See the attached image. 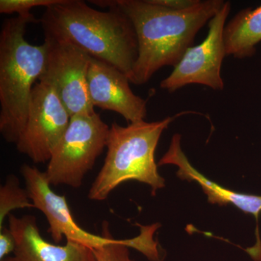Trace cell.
Masks as SVG:
<instances>
[{
  "mask_svg": "<svg viewBox=\"0 0 261 261\" xmlns=\"http://www.w3.org/2000/svg\"><path fill=\"white\" fill-rule=\"evenodd\" d=\"M130 19L138 42V56L129 77L142 85L165 66L174 68L191 47L196 35L224 5L206 0L181 10L168 9L150 0H106Z\"/></svg>",
  "mask_w": 261,
  "mask_h": 261,
  "instance_id": "6da1fadb",
  "label": "cell"
},
{
  "mask_svg": "<svg viewBox=\"0 0 261 261\" xmlns=\"http://www.w3.org/2000/svg\"><path fill=\"white\" fill-rule=\"evenodd\" d=\"M90 3L109 10L94 9L80 0H62L46 8L39 20L44 37L68 41L129 77L138 56L133 24L121 10L106 0Z\"/></svg>",
  "mask_w": 261,
  "mask_h": 261,
  "instance_id": "7a4b0ae2",
  "label": "cell"
},
{
  "mask_svg": "<svg viewBox=\"0 0 261 261\" xmlns=\"http://www.w3.org/2000/svg\"><path fill=\"white\" fill-rule=\"evenodd\" d=\"M32 13L3 21L0 32V133L16 145L28 117L33 88L45 69L47 45H33L25 39Z\"/></svg>",
  "mask_w": 261,
  "mask_h": 261,
  "instance_id": "3957f363",
  "label": "cell"
},
{
  "mask_svg": "<svg viewBox=\"0 0 261 261\" xmlns=\"http://www.w3.org/2000/svg\"><path fill=\"white\" fill-rule=\"evenodd\" d=\"M176 117L137 122L126 126L113 123L104 164L89 189V198L106 200L117 187L132 180L149 185L152 196L163 188L165 179L158 171L154 154L163 132Z\"/></svg>",
  "mask_w": 261,
  "mask_h": 261,
  "instance_id": "277c9868",
  "label": "cell"
},
{
  "mask_svg": "<svg viewBox=\"0 0 261 261\" xmlns=\"http://www.w3.org/2000/svg\"><path fill=\"white\" fill-rule=\"evenodd\" d=\"M109 130L96 112L71 116L44 171L49 185L80 187L106 147Z\"/></svg>",
  "mask_w": 261,
  "mask_h": 261,
  "instance_id": "5b68a950",
  "label": "cell"
},
{
  "mask_svg": "<svg viewBox=\"0 0 261 261\" xmlns=\"http://www.w3.org/2000/svg\"><path fill=\"white\" fill-rule=\"evenodd\" d=\"M70 118L56 89L45 81H39L33 88L27 123L15 145L17 149L34 163L49 162Z\"/></svg>",
  "mask_w": 261,
  "mask_h": 261,
  "instance_id": "8992f818",
  "label": "cell"
},
{
  "mask_svg": "<svg viewBox=\"0 0 261 261\" xmlns=\"http://www.w3.org/2000/svg\"><path fill=\"white\" fill-rule=\"evenodd\" d=\"M231 4L225 1L208 22V32L203 41L189 48L171 74L161 82V88L174 92L190 84H200L216 91L224 89L221 66L226 55L224 39Z\"/></svg>",
  "mask_w": 261,
  "mask_h": 261,
  "instance_id": "52a82bcc",
  "label": "cell"
},
{
  "mask_svg": "<svg viewBox=\"0 0 261 261\" xmlns=\"http://www.w3.org/2000/svg\"><path fill=\"white\" fill-rule=\"evenodd\" d=\"M44 42L47 60L39 81L53 86L70 116L95 113L87 84L92 57L68 41L44 37Z\"/></svg>",
  "mask_w": 261,
  "mask_h": 261,
  "instance_id": "ba28073f",
  "label": "cell"
},
{
  "mask_svg": "<svg viewBox=\"0 0 261 261\" xmlns=\"http://www.w3.org/2000/svg\"><path fill=\"white\" fill-rule=\"evenodd\" d=\"M20 171L34 208L45 216L49 224L48 233L55 243H59L65 237L67 240L94 250L119 241L113 238L107 221L102 223V235L94 234L81 227L75 222L65 196L51 190L45 172L29 164H23Z\"/></svg>",
  "mask_w": 261,
  "mask_h": 261,
  "instance_id": "9c48e42d",
  "label": "cell"
},
{
  "mask_svg": "<svg viewBox=\"0 0 261 261\" xmlns=\"http://www.w3.org/2000/svg\"><path fill=\"white\" fill-rule=\"evenodd\" d=\"M129 82L128 77L116 67L91 58L87 84L94 107L114 111L129 123L145 121L147 102L132 92Z\"/></svg>",
  "mask_w": 261,
  "mask_h": 261,
  "instance_id": "30bf717a",
  "label": "cell"
},
{
  "mask_svg": "<svg viewBox=\"0 0 261 261\" xmlns=\"http://www.w3.org/2000/svg\"><path fill=\"white\" fill-rule=\"evenodd\" d=\"M173 165L178 168L177 176L181 179L196 181L207 196V200L212 204L220 206L231 205L239 210L255 217L256 221V244L248 252L252 258L261 260V240L258 230V220L261 214V196L240 193L225 188L216 182L211 181L190 163L182 151L181 136L176 134L173 136L171 145L167 152L158 163V166Z\"/></svg>",
  "mask_w": 261,
  "mask_h": 261,
  "instance_id": "8fae6325",
  "label": "cell"
},
{
  "mask_svg": "<svg viewBox=\"0 0 261 261\" xmlns=\"http://www.w3.org/2000/svg\"><path fill=\"white\" fill-rule=\"evenodd\" d=\"M8 228L15 238L13 255L0 261H97L93 249L67 240L54 245L42 238L35 216H8Z\"/></svg>",
  "mask_w": 261,
  "mask_h": 261,
  "instance_id": "7c38bea8",
  "label": "cell"
},
{
  "mask_svg": "<svg viewBox=\"0 0 261 261\" xmlns=\"http://www.w3.org/2000/svg\"><path fill=\"white\" fill-rule=\"evenodd\" d=\"M224 39L227 56L243 59L254 56L261 42V5L237 13L226 23Z\"/></svg>",
  "mask_w": 261,
  "mask_h": 261,
  "instance_id": "4fadbf2b",
  "label": "cell"
},
{
  "mask_svg": "<svg viewBox=\"0 0 261 261\" xmlns=\"http://www.w3.org/2000/svg\"><path fill=\"white\" fill-rule=\"evenodd\" d=\"M138 236L127 240H120L118 243L108 244L94 249V253L97 261H133L130 259L129 248H134L143 254L150 261L162 260V253L159 243L154 235L161 224H153L142 226Z\"/></svg>",
  "mask_w": 261,
  "mask_h": 261,
  "instance_id": "5bb4252c",
  "label": "cell"
},
{
  "mask_svg": "<svg viewBox=\"0 0 261 261\" xmlns=\"http://www.w3.org/2000/svg\"><path fill=\"white\" fill-rule=\"evenodd\" d=\"M27 189L22 188L18 178L10 174L4 185L0 187V229L4 227V221L13 211L34 208Z\"/></svg>",
  "mask_w": 261,
  "mask_h": 261,
  "instance_id": "9a60e30c",
  "label": "cell"
},
{
  "mask_svg": "<svg viewBox=\"0 0 261 261\" xmlns=\"http://www.w3.org/2000/svg\"><path fill=\"white\" fill-rule=\"evenodd\" d=\"M62 0H1L0 1V13L17 15H29L30 10L37 7H45L46 8L61 3Z\"/></svg>",
  "mask_w": 261,
  "mask_h": 261,
  "instance_id": "2e32d148",
  "label": "cell"
},
{
  "mask_svg": "<svg viewBox=\"0 0 261 261\" xmlns=\"http://www.w3.org/2000/svg\"><path fill=\"white\" fill-rule=\"evenodd\" d=\"M15 248V241L13 233L8 227L0 229V260L13 254Z\"/></svg>",
  "mask_w": 261,
  "mask_h": 261,
  "instance_id": "e0dca14e",
  "label": "cell"
},
{
  "mask_svg": "<svg viewBox=\"0 0 261 261\" xmlns=\"http://www.w3.org/2000/svg\"><path fill=\"white\" fill-rule=\"evenodd\" d=\"M154 4L167 8L168 9L181 10L191 8L199 0H150Z\"/></svg>",
  "mask_w": 261,
  "mask_h": 261,
  "instance_id": "ac0fdd59",
  "label": "cell"
}]
</instances>
